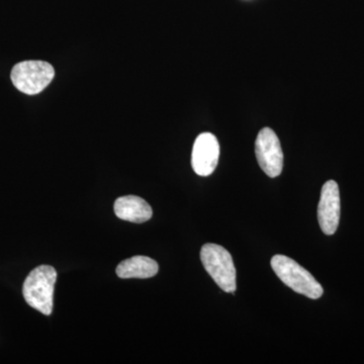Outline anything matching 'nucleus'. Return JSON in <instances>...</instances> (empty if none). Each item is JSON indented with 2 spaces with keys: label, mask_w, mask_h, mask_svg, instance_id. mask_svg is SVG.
<instances>
[{
  "label": "nucleus",
  "mask_w": 364,
  "mask_h": 364,
  "mask_svg": "<svg viewBox=\"0 0 364 364\" xmlns=\"http://www.w3.org/2000/svg\"><path fill=\"white\" fill-rule=\"evenodd\" d=\"M57 272L50 265H41L30 272L23 282V294L28 306L50 316L54 305Z\"/></svg>",
  "instance_id": "1"
},
{
  "label": "nucleus",
  "mask_w": 364,
  "mask_h": 364,
  "mask_svg": "<svg viewBox=\"0 0 364 364\" xmlns=\"http://www.w3.org/2000/svg\"><path fill=\"white\" fill-rule=\"evenodd\" d=\"M272 267L279 279L296 293L312 299H320L324 293L315 277L291 258L284 255L273 256Z\"/></svg>",
  "instance_id": "2"
},
{
  "label": "nucleus",
  "mask_w": 364,
  "mask_h": 364,
  "mask_svg": "<svg viewBox=\"0 0 364 364\" xmlns=\"http://www.w3.org/2000/svg\"><path fill=\"white\" fill-rule=\"evenodd\" d=\"M200 260L215 284L226 293L237 289L236 268L229 251L217 244L208 243L200 250Z\"/></svg>",
  "instance_id": "3"
},
{
  "label": "nucleus",
  "mask_w": 364,
  "mask_h": 364,
  "mask_svg": "<svg viewBox=\"0 0 364 364\" xmlns=\"http://www.w3.org/2000/svg\"><path fill=\"white\" fill-rule=\"evenodd\" d=\"M54 76L51 64L40 60L21 62L14 66L11 74L16 88L28 95L42 92L52 82Z\"/></svg>",
  "instance_id": "4"
},
{
  "label": "nucleus",
  "mask_w": 364,
  "mask_h": 364,
  "mask_svg": "<svg viewBox=\"0 0 364 364\" xmlns=\"http://www.w3.org/2000/svg\"><path fill=\"white\" fill-rule=\"evenodd\" d=\"M255 154L258 164L265 174L272 178L280 176L284 168V153L279 136L272 129H262L258 134Z\"/></svg>",
  "instance_id": "5"
},
{
  "label": "nucleus",
  "mask_w": 364,
  "mask_h": 364,
  "mask_svg": "<svg viewBox=\"0 0 364 364\" xmlns=\"http://www.w3.org/2000/svg\"><path fill=\"white\" fill-rule=\"evenodd\" d=\"M341 213L339 186L336 181H328L321 191L318 205V220L323 233L333 235L337 231Z\"/></svg>",
  "instance_id": "6"
},
{
  "label": "nucleus",
  "mask_w": 364,
  "mask_h": 364,
  "mask_svg": "<svg viewBox=\"0 0 364 364\" xmlns=\"http://www.w3.org/2000/svg\"><path fill=\"white\" fill-rule=\"evenodd\" d=\"M220 144L215 135L203 133L196 138L191 154V165L198 176H208L217 168Z\"/></svg>",
  "instance_id": "7"
},
{
  "label": "nucleus",
  "mask_w": 364,
  "mask_h": 364,
  "mask_svg": "<svg viewBox=\"0 0 364 364\" xmlns=\"http://www.w3.org/2000/svg\"><path fill=\"white\" fill-rule=\"evenodd\" d=\"M114 214L119 219L131 223H145L152 218L153 210L149 203L136 196H126L114 202Z\"/></svg>",
  "instance_id": "8"
},
{
  "label": "nucleus",
  "mask_w": 364,
  "mask_h": 364,
  "mask_svg": "<svg viewBox=\"0 0 364 364\" xmlns=\"http://www.w3.org/2000/svg\"><path fill=\"white\" fill-rule=\"evenodd\" d=\"M158 263L147 256H134L122 261L117 267V275L121 279H149L157 274Z\"/></svg>",
  "instance_id": "9"
}]
</instances>
